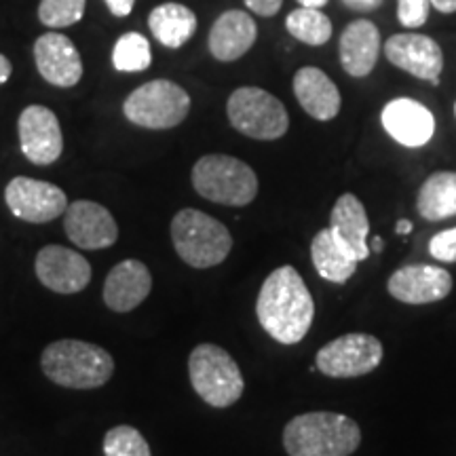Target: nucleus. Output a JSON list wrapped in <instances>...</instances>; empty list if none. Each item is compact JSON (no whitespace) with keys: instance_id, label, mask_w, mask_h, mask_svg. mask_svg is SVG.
<instances>
[{"instance_id":"1","label":"nucleus","mask_w":456,"mask_h":456,"mask_svg":"<svg viewBox=\"0 0 456 456\" xmlns=\"http://www.w3.org/2000/svg\"><path fill=\"white\" fill-rule=\"evenodd\" d=\"M256 315L262 330L281 345H296L309 334L315 300L294 266H279L265 279L256 300Z\"/></svg>"},{"instance_id":"2","label":"nucleus","mask_w":456,"mask_h":456,"mask_svg":"<svg viewBox=\"0 0 456 456\" xmlns=\"http://www.w3.org/2000/svg\"><path fill=\"white\" fill-rule=\"evenodd\" d=\"M359 444V425L338 412L294 416L283 429V448L289 456H351Z\"/></svg>"},{"instance_id":"3","label":"nucleus","mask_w":456,"mask_h":456,"mask_svg":"<svg viewBox=\"0 0 456 456\" xmlns=\"http://www.w3.org/2000/svg\"><path fill=\"white\" fill-rule=\"evenodd\" d=\"M43 374L66 389H98L114 374L110 353L94 342L55 340L41 355Z\"/></svg>"},{"instance_id":"4","label":"nucleus","mask_w":456,"mask_h":456,"mask_svg":"<svg viewBox=\"0 0 456 456\" xmlns=\"http://www.w3.org/2000/svg\"><path fill=\"white\" fill-rule=\"evenodd\" d=\"M171 241L175 252L192 269L222 265L232 249L231 231L199 209H180L171 220Z\"/></svg>"},{"instance_id":"5","label":"nucleus","mask_w":456,"mask_h":456,"mask_svg":"<svg viewBox=\"0 0 456 456\" xmlns=\"http://www.w3.org/2000/svg\"><path fill=\"white\" fill-rule=\"evenodd\" d=\"M191 178L203 199L228 208H245L258 195V175L237 157L205 155L195 163Z\"/></svg>"},{"instance_id":"6","label":"nucleus","mask_w":456,"mask_h":456,"mask_svg":"<svg viewBox=\"0 0 456 456\" xmlns=\"http://www.w3.org/2000/svg\"><path fill=\"white\" fill-rule=\"evenodd\" d=\"M191 385L199 397L212 408H228L243 395L241 370L231 353L212 342H203L188 357Z\"/></svg>"},{"instance_id":"7","label":"nucleus","mask_w":456,"mask_h":456,"mask_svg":"<svg viewBox=\"0 0 456 456\" xmlns=\"http://www.w3.org/2000/svg\"><path fill=\"white\" fill-rule=\"evenodd\" d=\"M123 112L129 123L144 129H171L184 123L191 112V95L167 78L140 85L127 95Z\"/></svg>"},{"instance_id":"8","label":"nucleus","mask_w":456,"mask_h":456,"mask_svg":"<svg viewBox=\"0 0 456 456\" xmlns=\"http://www.w3.org/2000/svg\"><path fill=\"white\" fill-rule=\"evenodd\" d=\"M226 114L232 127L252 140H279L289 129V117L283 102L260 87H239L232 91Z\"/></svg>"},{"instance_id":"9","label":"nucleus","mask_w":456,"mask_h":456,"mask_svg":"<svg viewBox=\"0 0 456 456\" xmlns=\"http://www.w3.org/2000/svg\"><path fill=\"white\" fill-rule=\"evenodd\" d=\"M383 342L372 334H345L317 351L315 366L330 379H357L374 372L383 362Z\"/></svg>"},{"instance_id":"10","label":"nucleus","mask_w":456,"mask_h":456,"mask_svg":"<svg viewBox=\"0 0 456 456\" xmlns=\"http://www.w3.org/2000/svg\"><path fill=\"white\" fill-rule=\"evenodd\" d=\"M4 203L15 218L30 222V224H45L66 214L68 199L60 186L51 182L17 175L4 188Z\"/></svg>"},{"instance_id":"11","label":"nucleus","mask_w":456,"mask_h":456,"mask_svg":"<svg viewBox=\"0 0 456 456\" xmlns=\"http://www.w3.org/2000/svg\"><path fill=\"white\" fill-rule=\"evenodd\" d=\"M20 146L28 161L34 165H51L61 157L64 135L55 112L47 106L32 104L20 114Z\"/></svg>"},{"instance_id":"12","label":"nucleus","mask_w":456,"mask_h":456,"mask_svg":"<svg viewBox=\"0 0 456 456\" xmlns=\"http://www.w3.org/2000/svg\"><path fill=\"white\" fill-rule=\"evenodd\" d=\"M385 55L399 70L412 74L420 81L440 85L444 68V51L425 34H393L385 43Z\"/></svg>"},{"instance_id":"13","label":"nucleus","mask_w":456,"mask_h":456,"mask_svg":"<svg viewBox=\"0 0 456 456\" xmlns=\"http://www.w3.org/2000/svg\"><path fill=\"white\" fill-rule=\"evenodd\" d=\"M37 277L55 294H78L91 281V265L83 254L64 245H45L37 254Z\"/></svg>"},{"instance_id":"14","label":"nucleus","mask_w":456,"mask_h":456,"mask_svg":"<svg viewBox=\"0 0 456 456\" xmlns=\"http://www.w3.org/2000/svg\"><path fill=\"white\" fill-rule=\"evenodd\" d=\"M387 289L403 305H431L452 292V275L436 265H406L389 277Z\"/></svg>"},{"instance_id":"15","label":"nucleus","mask_w":456,"mask_h":456,"mask_svg":"<svg viewBox=\"0 0 456 456\" xmlns=\"http://www.w3.org/2000/svg\"><path fill=\"white\" fill-rule=\"evenodd\" d=\"M64 228L68 239L81 249H106L118 239L114 216L95 201H74L68 205Z\"/></svg>"},{"instance_id":"16","label":"nucleus","mask_w":456,"mask_h":456,"mask_svg":"<svg viewBox=\"0 0 456 456\" xmlns=\"http://www.w3.org/2000/svg\"><path fill=\"white\" fill-rule=\"evenodd\" d=\"M34 60L41 77L53 87H74L83 78V60L70 38L64 34H43L34 43Z\"/></svg>"},{"instance_id":"17","label":"nucleus","mask_w":456,"mask_h":456,"mask_svg":"<svg viewBox=\"0 0 456 456\" xmlns=\"http://www.w3.org/2000/svg\"><path fill=\"white\" fill-rule=\"evenodd\" d=\"M380 121L397 144L420 148L429 144L436 134V117L429 108L412 98H395L383 108Z\"/></svg>"},{"instance_id":"18","label":"nucleus","mask_w":456,"mask_h":456,"mask_svg":"<svg viewBox=\"0 0 456 456\" xmlns=\"http://www.w3.org/2000/svg\"><path fill=\"white\" fill-rule=\"evenodd\" d=\"M328 228L349 258L355 262L370 258V254H372L368 245L370 220L366 208L355 195L346 192V195L336 199Z\"/></svg>"},{"instance_id":"19","label":"nucleus","mask_w":456,"mask_h":456,"mask_svg":"<svg viewBox=\"0 0 456 456\" xmlns=\"http://www.w3.org/2000/svg\"><path fill=\"white\" fill-rule=\"evenodd\" d=\"M152 275L140 260H123L108 273L104 281V302L114 313H129L148 298Z\"/></svg>"},{"instance_id":"20","label":"nucleus","mask_w":456,"mask_h":456,"mask_svg":"<svg viewBox=\"0 0 456 456\" xmlns=\"http://www.w3.org/2000/svg\"><path fill=\"white\" fill-rule=\"evenodd\" d=\"M258 38V26L245 11H224L209 30L208 47L218 61H237L254 47Z\"/></svg>"},{"instance_id":"21","label":"nucleus","mask_w":456,"mask_h":456,"mask_svg":"<svg viewBox=\"0 0 456 456\" xmlns=\"http://www.w3.org/2000/svg\"><path fill=\"white\" fill-rule=\"evenodd\" d=\"M294 95L309 117L315 121H332L338 117L342 98L336 83L322 68L305 66L294 74Z\"/></svg>"},{"instance_id":"22","label":"nucleus","mask_w":456,"mask_h":456,"mask_svg":"<svg viewBox=\"0 0 456 456\" xmlns=\"http://www.w3.org/2000/svg\"><path fill=\"white\" fill-rule=\"evenodd\" d=\"M380 53V30L374 21L355 20L340 34V66L349 77L363 78L374 70Z\"/></svg>"},{"instance_id":"23","label":"nucleus","mask_w":456,"mask_h":456,"mask_svg":"<svg viewBox=\"0 0 456 456\" xmlns=\"http://www.w3.org/2000/svg\"><path fill=\"white\" fill-rule=\"evenodd\" d=\"M148 28L163 47L180 49L195 37L197 15L180 3H163L151 11Z\"/></svg>"},{"instance_id":"24","label":"nucleus","mask_w":456,"mask_h":456,"mask_svg":"<svg viewBox=\"0 0 456 456\" xmlns=\"http://www.w3.org/2000/svg\"><path fill=\"white\" fill-rule=\"evenodd\" d=\"M416 209L427 222H440L456 216V171H436L420 186Z\"/></svg>"},{"instance_id":"25","label":"nucleus","mask_w":456,"mask_h":456,"mask_svg":"<svg viewBox=\"0 0 456 456\" xmlns=\"http://www.w3.org/2000/svg\"><path fill=\"white\" fill-rule=\"evenodd\" d=\"M311 260L319 275L332 283H346L357 271V262L342 252L330 228H322L313 237Z\"/></svg>"},{"instance_id":"26","label":"nucleus","mask_w":456,"mask_h":456,"mask_svg":"<svg viewBox=\"0 0 456 456\" xmlns=\"http://www.w3.org/2000/svg\"><path fill=\"white\" fill-rule=\"evenodd\" d=\"M285 30L292 34L296 41L309 45V47H322L332 38L334 26L322 9L300 7L288 15Z\"/></svg>"},{"instance_id":"27","label":"nucleus","mask_w":456,"mask_h":456,"mask_svg":"<svg viewBox=\"0 0 456 456\" xmlns=\"http://www.w3.org/2000/svg\"><path fill=\"white\" fill-rule=\"evenodd\" d=\"M152 64V49L140 32H125L112 49V66L118 72H144Z\"/></svg>"},{"instance_id":"28","label":"nucleus","mask_w":456,"mask_h":456,"mask_svg":"<svg viewBox=\"0 0 456 456\" xmlns=\"http://www.w3.org/2000/svg\"><path fill=\"white\" fill-rule=\"evenodd\" d=\"M106 456H152L144 436L129 425L112 427L104 437Z\"/></svg>"},{"instance_id":"29","label":"nucleus","mask_w":456,"mask_h":456,"mask_svg":"<svg viewBox=\"0 0 456 456\" xmlns=\"http://www.w3.org/2000/svg\"><path fill=\"white\" fill-rule=\"evenodd\" d=\"M85 4L87 0H41L38 20L43 26L53 28V30L74 26L83 20Z\"/></svg>"},{"instance_id":"30","label":"nucleus","mask_w":456,"mask_h":456,"mask_svg":"<svg viewBox=\"0 0 456 456\" xmlns=\"http://www.w3.org/2000/svg\"><path fill=\"white\" fill-rule=\"evenodd\" d=\"M429 0H397V20L403 28L416 30L427 24L429 17Z\"/></svg>"},{"instance_id":"31","label":"nucleus","mask_w":456,"mask_h":456,"mask_svg":"<svg viewBox=\"0 0 456 456\" xmlns=\"http://www.w3.org/2000/svg\"><path fill=\"white\" fill-rule=\"evenodd\" d=\"M429 254L440 262H456V228H448V231L433 235Z\"/></svg>"},{"instance_id":"32","label":"nucleus","mask_w":456,"mask_h":456,"mask_svg":"<svg viewBox=\"0 0 456 456\" xmlns=\"http://www.w3.org/2000/svg\"><path fill=\"white\" fill-rule=\"evenodd\" d=\"M245 7L260 17H273L281 11L283 0H243Z\"/></svg>"},{"instance_id":"33","label":"nucleus","mask_w":456,"mask_h":456,"mask_svg":"<svg viewBox=\"0 0 456 456\" xmlns=\"http://www.w3.org/2000/svg\"><path fill=\"white\" fill-rule=\"evenodd\" d=\"M106 7L110 9L112 15L117 17H127L134 11L135 0H104Z\"/></svg>"},{"instance_id":"34","label":"nucleus","mask_w":456,"mask_h":456,"mask_svg":"<svg viewBox=\"0 0 456 456\" xmlns=\"http://www.w3.org/2000/svg\"><path fill=\"white\" fill-rule=\"evenodd\" d=\"M431 7H436L440 13H456V0H429Z\"/></svg>"},{"instance_id":"35","label":"nucleus","mask_w":456,"mask_h":456,"mask_svg":"<svg viewBox=\"0 0 456 456\" xmlns=\"http://www.w3.org/2000/svg\"><path fill=\"white\" fill-rule=\"evenodd\" d=\"M11 72H13V66H11V61L0 53V85H4L11 78Z\"/></svg>"},{"instance_id":"36","label":"nucleus","mask_w":456,"mask_h":456,"mask_svg":"<svg viewBox=\"0 0 456 456\" xmlns=\"http://www.w3.org/2000/svg\"><path fill=\"white\" fill-rule=\"evenodd\" d=\"M300 7H309V9H322L326 7L330 0H298Z\"/></svg>"},{"instance_id":"37","label":"nucleus","mask_w":456,"mask_h":456,"mask_svg":"<svg viewBox=\"0 0 456 456\" xmlns=\"http://www.w3.org/2000/svg\"><path fill=\"white\" fill-rule=\"evenodd\" d=\"M395 231H397V235H408V232H412V222L399 220Z\"/></svg>"},{"instance_id":"38","label":"nucleus","mask_w":456,"mask_h":456,"mask_svg":"<svg viewBox=\"0 0 456 456\" xmlns=\"http://www.w3.org/2000/svg\"><path fill=\"white\" fill-rule=\"evenodd\" d=\"M346 3H349V4H355V7L366 9V7H372V4H379L380 0H346Z\"/></svg>"},{"instance_id":"39","label":"nucleus","mask_w":456,"mask_h":456,"mask_svg":"<svg viewBox=\"0 0 456 456\" xmlns=\"http://www.w3.org/2000/svg\"><path fill=\"white\" fill-rule=\"evenodd\" d=\"M372 249H374L376 254L383 252V239H380V237H374V239H372Z\"/></svg>"},{"instance_id":"40","label":"nucleus","mask_w":456,"mask_h":456,"mask_svg":"<svg viewBox=\"0 0 456 456\" xmlns=\"http://www.w3.org/2000/svg\"><path fill=\"white\" fill-rule=\"evenodd\" d=\"M454 114H456V102H454Z\"/></svg>"}]
</instances>
